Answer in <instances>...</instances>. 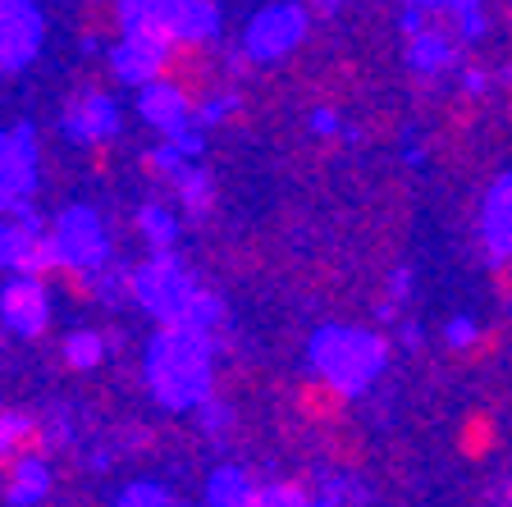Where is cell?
Masks as SVG:
<instances>
[{"instance_id": "obj_14", "label": "cell", "mask_w": 512, "mask_h": 507, "mask_svg": "<svg viewBox=\"0 0 512 507\" xmlns=\"http://www.w3.org/2000/svg\"><path fill=\"white\" fill-rule=\"evenodd\" d=\"M480 224H485V247H490V256L499 265H508L512 261V174H503L490 188Z\"/></svg>"}, {"instance_id": "obj_2", "label": "cell", "mask_w": 512, "mask_h": 507, "mask_svg": "<svg viewBox=\"0 0 512 507\" xmlns=\"http://www.w3.org/2000/svg\"><path fill=\"white\" fill-rule=\"evenodd\" d=\"M384 361H389V343L380 334H366V329H320L311 338V366L320 375H330L334 384H343L352 398L371 389Z\"/></svg>"}, {"instance_id": "obj_6", "label": "cell", "mask_w": 512, "mask_h": 507, "mask_svg": "<svg viewBox=\"0 0 512 507\" xmlns=\"http://www.w3.org/2000/svg\"><path fill=\"white\" fill-rule=\"evenodd\" d=\"M64 133L83 147L92 142H106L119 133V119H115V101L106 96V87L83 83L69 101H64Z\"/></svg>"}, {"instance_id": "obj_28", "label": "cell", "mask_w": 512, "mask_h": 507, "mask_svg": "<svg viewBox=\"0 0 512 507\" xmlns=\"http://www.w3.org/2000/svg\"><path fill=\"white\" fill-rule=\"evenodd\" d=\"M485 87H490V74H485V69H467V74H462V92L467 96H480Z\"/></svg>"}, {"instance_id": "obj_7", "label": "cell", "mask_w": 512, "mask_h": 507, "mask_svg": "<svg viewBox=\"0 0 512 507\" xmlns=\"http://www.w3.org/2000/svg\"><path fill=\"white\" fill-rule=\"evenodd\" d=\"M348 402L352 393L343 384H334L330 375H320V370H311L307 380L293 384V412L311 430H334L343 421V412H348Z\"/></svg>"}, {"instance_id": "obj_12", "label": "cell", "mask_w": 512, "mask_h": 507, "mask_svg": "<svg viewBox=\"0 0 512 507\" xmlns=\"http://www.w3.org/2000/svg\"><path fill=\"white\" fill-rule=\"evenodd\" d=\"M458 37L462 32H448L435 23V10H426V23L407 37V64L416 74H444L458 64Z\"/></svg>"}, {"instance_id": "obj_5", "label": "cell", "mask_w": 512, "mask_h": 507, "mask_svg": "<svg viewBox=\"0 0 512 507\" xmlns=\"http://www.w3.org/2000/svg\"><path fill=\"white\" fill-rule=\"evenodd\" d=\"M0 320L23 338H42L51 329V284L37 275H19L0 288Z\"/></svg>"}, {"instance_id": "obj_15", "label": "cell", "mask_w": 512, "mask_h": 507, "mask_svg": "<svg viewBox=\"0 0 512 507\" xmlns=\"http://www.w3.org/2000/svg\"><path fill=\"white\" fill-rule=\"evenodd\" d=\"M46 489H51L46 457H32V462H23L19 471L0 485V494H5V503H37V498H46Z\"/></svg>"}, {"instance_id": "obj_3", "label": "cell", "mask_w": 512, "mask_h": 507, "mask_svg": "<svg viewBox=\"0 0 512 507\" xmlns=\"http://www.w3.org/2000/svg\"><path fill=\"white\" fill-rule=\"evenodd\" d=\"M197 284L179 270L170 252H151V261L133 265V302L160 320V325H183Z\"/></svg>"}, {"instance_id": "obj_22", "label": "cell", "mask_w": 512, "mask_h": 507, "mask_svg": "<svg viewBox=\"0 0 512 507\" xmlns=\"http://www.w3.org/2000/svg\"><path fill=\"white\" fill-rule=\"evenodd\" d=\"M444 334H448V348H458V352H471V348H476V338H480V334H476V325H471L467 316L448 320Z\"/></svg>"}, {"instance_id": "obj_23", "label": "cell", "mask_w": 512, "mask_h": 507, "mask_svg": "<svg viewBox=\"0 0 512 507\" xmlns=\"http://www.w3.org/2000/svg\"><path fill=\"white\" fill-rule=\"evenodd\" d=\"M110 165H115V138L92 142V147H87V169L101 179V174H110Z\"/></svg>"}, {"instance_id": "obj_27", "label": "cell", "mask_w": 512, "mask_h": 507, "mask_svg": "<svg viewBox=\"0 0 512 507\" xmlns=\"http://www.w3.org/2000/svg\"><path fill=\"white\" fill-rule=\"evenodd\" d=\"M311 128H316L320 138H334L339 133V110H330V106H320L316 115H311Z\"/></svg>"}, {"instance_id": "obj_10", "label": "cell", "mask_w": 512, "mask_h": 507, "mask_svg": "<svg viewBox=\"0 0 512 507\" xmlns=\"http://www.w3.org/2000/svg\"><path fill=\"white\" fill-rule=\"evenodd\" d=\"M138 115L147 119L156 133H165V138H183L192 124H197V110L188 106V96L179 92V87H170V83H147L138 92Z\"/></svg>"}, {"instance_id": "obj_1", "label": "cell", "mask_w": 512, "mask_h": 507, "mask_svg": "<svg viewBox=\"0 0 512 507\" xmlns=\"http://www.w3.org/2000/svg\"><path fill=\"white\" fill-rule=\"evenodd\" d=\"M147 384L174 412L202 407L211 398V334L192 325H160L147 348Z\"/></svg>"}, {"instance_id": "obj_21", "label": "cell", "mask_w": 512, "mask_h": 507, "mask_svg": "<svg viewBox=\"0 0 512 507\" xmlns=\"http://www.w3.org/2000/svg\"><path fill=\"white\" fill-rule=\"evenodd\" d=\"M316 489H307L302 480H275V485L266 489V503H279V507H302V503H316Z\"/></svg>"}, {"instance_id": "obj_17", "label": "cell", "mask_w": 512, "mask_h": 507, "mask_svg": "<svg viewBox=\"0 0 512 507\" xmlns=\"http://www.w3.org/2000/svg\"><path fill=\"white\" fill-rule=\"evenodd\" d=\"M138 233L151 252H170L174 238H179V220H174L165 206H142L138 211Z\"/></svg>"}, {"instance_id": "obj_24", "label": "cell", "mask_w": 512, "mask_h": 507, "mask_svg": "<svg viewBox=\"0 0 512 507\" xmlns=\"http://www.w3.org/2000/svg\"><path fill=\"white\" fill-rule=\"evenodd\" d=\"M119 503H128V507H142V503H174V494H170V489L133 485V489H124V494H119Z\"/></svg>"}, {"instance_id": "obj_25", "label": "cell", "mask_w": 512, "mask_h": 507, "mask_svg": "<svg viewBox=\"0 0 512 507\" xmlns=\"http://www.w3.org/2000/svg\"><path fill=\"white\" fill-rule=\"evenodd\" d=\"M462 444H467V453H485V444H490V425L480 421V416H471V425H467V434H462Z\"/></svg>"}, {"instance_id": "obj_16", "label": "cell", "mask_w": 512, "mask_h": 507, "mask_svg": "<svg viewBox=\"0 0 512 507\" xmlns=\"http://www.w3.org/2000/svg\"><path fill=\"white\" fill-rule=\"evenodd\" d=\"M174 192H179V206L192 215V220L211 215V206H215V183H211V174H206V169L183 165V174L174 179Z\"/></svg>"}, {"instance_id": "obj_11", "label": "cell", "mask_w": 512, "mask_h": 507, "mask_svg": "<svg viewBox=\"0 0 512 507\" xmlns=\"http://www.w3.org/2000/svg\"><path fill=\"white\" fill-rule=\"evenodd\" d=\"M42 243H46V233H42V224H37V215H32L28 206L0 215V265H5V270L28 275L32 261H37V252H42Z\"/></svg>"}, {"instance_id": "obj_20", "label": "cell", "mask_w": 512, "mask_h": 507, "mask_svg": "<svg viewBox=\"0 0 512 507\" xmlns=\"http://www.w3.org/2000/svg\"><path fill=\"white\" fill-rule=\"evenodd\" d=\"M247 489H252V480H247L243 471H234V466H229V471H215V476H211L206 498H211V503H243L247 507Z\"/></svg>"}, {"instance_id": "obj_19", "label": "cell", "mask_w": 512, "mask_h": 507, "mask_svg": "<svg viewBox=\"0 0 512 507\" xmlns=\"http://www.w3.org/2000/svg\"><path fill=\"white\" fill-rule=\"evenodd\" d=\"M106 361V338L92 334V329H78V334L64 338V366L69 370H96Z\"/></svg>"}, {"instance_id": "obj_18", "label": "cell", "mask_w": 512, "mask_h": 507, "mask_svg": "<svg viewBox=\"0 0 512 507\" xmlns=\"http://www.w3.org/2000/svg\"><path fill=\"white\" fill-rule=\"evenodd\" d=\"M183 165H188V156H183L174 142H170V147H151V151H142V156H138L142 179L165 183V188H174V179L183 174Z\"/></svg>"}, {"instance_id": "obj_26", "label": "cell", "mask_w": 512, "mask_h": 507, "mask_svg": "<svg viewBox=\"0 0 512 507\" xmlns=\"http://www.w3.org/2000/svg\"><path fill=\"white\" fill-rule=\"evenodd\" d=\"M330 462H339V466H357V462H362V448L352 444V439H330Z\"/></svg>"}, {"instance_id": "obj_29", "label": "cell", "mask_w": 512, "mask_h": 507, "mask_svg": "<svg viewBox=\"0 0 512 507\" xmlns=\"http://www.w3.org/2000/svg\"><path fill=\"white\" fill-rule=\"evenodd\" d=\"M407 5H426V10H476V0H407Z\"/></svg>"}, {"instance_id": "obj_9", "label": "cell", "mask_w": 512, "mask_h": 507, "mask_svg": "<svg viewBox=\"0 0 512 507\" xmlns=\"http://www.w3.org/2000/svg\"><path fill=\"white\" fill-rule=\"evenodd\" d=\"M42 46V14L28 0L0 10V74H19Z\"/></svg>"}, {"instance_id": "obj_13", "label": "cell", "mask_w": 512, "mask_h": 507, "mask_svg": "<svg viewBox=\"0 0 512 507\" xmlns=\"http://www.w3.org/2000/svg\"><path fill=\"white\" fill-rule=\"evenodd\" d=\"M133 28V14H128V0H78V37L83 46H115L128 37Z\"/></svg>"}, {"instance_id": "obj_30", "label": "cell", "mask_w": 512, "mask_h": 507, "mask_svg": "<svg viewBox=\"0 0 512 507\" xmlns=\"http://www.w3.org/2000/svg\"><path fill=\"white\" fill-rule=\"evenodd\" d=\"M339 5H343V0H311V10H316V14H334Z\"/></svg>"}, {"instance_id": "obj_4", "label": "cell", "mask_w": 512, "mask_h": 507, "mask_svg": "<svg viewBox=\"0 0 512 507\" xmlns=\"http://www.w3.org/2000/svg\"><path fill=\"white\" fill-rule=\"evenodd\" d=\"M302 37H307V10H302V5H270V10H261L247 23L243 51L252 55L256 64H270L293 51Z\"/></svg>"}, {"instance_id": "obj_8", "label": "cell", "mask_w": 512, "mask_h": 507, "mask_svg": "<svg viewBox=\"0 0 512 507\" xmlns=\"http://www.w3.org/2000/svg\"><path fill=\"white\" fill-rule=\"evenodd\" d=\"M55 243H60L64 261H78V265H106L110 261L106 229H101V220H96L87 206H69V211L55 220Z\"/></svg>"}]
</instances>
